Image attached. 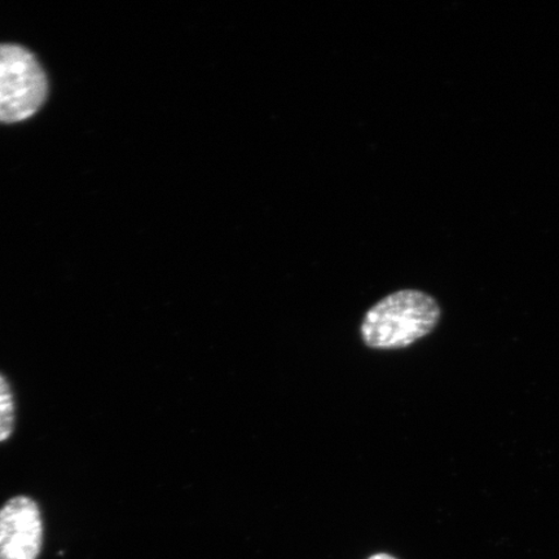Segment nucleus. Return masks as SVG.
Here are the masks:
<instances>
[{"label":"nucleus","instance_id":"obj_5","mask_svg":"<svg viewBox=\"0 0 559 559\" xmlns=\"http://www.w3.org/2000/svg\"><path fill=\"white\" fill-rule=\"evenodd\" d=\"M370 559H395V558L390 557L388 555H377V556H374V557H372Z\"/></svg>","mask_w":559,"mask_h":559},{"label":"nucleus","instance_id":"obj_2","mask_svg":"<svg viewBox=\"0 0 559 559\" xmlns=\"http://www.w3.org/2000/svg\"><path fill=\"white\" fill-rule=\"evenodd\" d=\"M47 95V75L34 53L20 45H0V123L29 120Z\"/></svg>","mask_w":559,"mask_h":559},{"label":"nucleus","instance_id":"obj_1","mask_svg":"<svg viewBox=\"0 0 559 559\" xmlns=\"http://www.w3.org/2000/svg\"><path fill=\"white\" fill-rule=\"evenodd\" d=\"M439 319L440 307L435 298L419 290H400L366 313L361 337L370 348H404L435 330Z\"/></svg>","mask_w":559,"mask_h":559},{"label":"nucleus","instance_id":"obj_3","mask_svg":"<svg viewBox=\"0 0 559 559\" xmlns=\"http://www.w3.org/2000/svg\"><path fill=\"white\" fill-rule=\"evenodd\" d=\"M44 519L37 501L15 496L0 508V559H38Z\"/></svg>","mask_w":559,"mask_h":559},{"label":"nucleus","instance_id":"obj_4","mask_svg":"<svg viewBox=\"0 0 559 559\" xmlns=\"http://www.w3.org/2000/svg\"><path fill=\"white\" fill-rule=\"evenodd\" d=\"M16 405L11 384L0 373V443L7 442L15 431Z\"/></svg>","mask_w":559,"mask_h":559}]
</instances>
